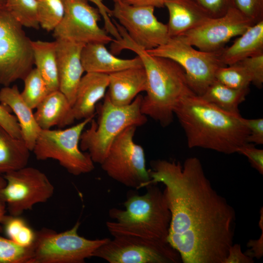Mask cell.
Instances as JSON below:
<instances>
[{"label":"cell","mask_w":263,"mask_h":263,"mask_svg":"<svg viewBox=\"0 0 263 263\" xmlns=\"http://www.w3.org/2000/svg\"><path fill=\"white\" fill-rule=\"evenodd\" d=\"M0 102L15 113L20 128L21 138L32 151L41 129L36 122L33 110L22 99L18 86H4L1 88Z\"/></svg>","instance_id":"ffe728a7"},{"label":"cell","mask_w":263,"mask_h":263,"mask_svg":"<svg viewBox=\"0 0 263 263\" xmlns=\"http://www.w3.org/2000/svg\"><path fill=\"white\" fill-rule=\"evenodd\" d=\"M113 0L114 2V3L119 2V1H121V0Z\"/></svg>","instance_id":"f6af8a7d"},{"label":"cell","mask_w":263,"mask_h":263,"mask_svg":"<svg viewBox=\"0 0 263 263\" xmlns=\"http://www.w3.org/2000/svg\"><path fill=\"white\" fill-rule=\"evenodd\" d=\"M254 24L233 6L224 15L210 18L200 26L179 37L201 51L219 52L230 39L241 35Z\"/></svg>","instance_id":"9a60e30c"},{"label":"cell","mask_w":263,"mask_h":263,"mask_svg":"<svg viewBox=\"0 0 263 263\" xmlns=\"http://www.w3.org/2000/svg\"><path fill=\"white\" fill-rule=\"evenodd\" d=\"M234 6L256 23L263 20V0H234Z\"/></svg>","instance_id":"d6a6232c"},{"label":"cell","mask_w":263,"mask_h":263,"mask_svg":"<svg viewBox=\"0 0 263 263\" xmlns=\"http://www.w3.org/2000/svg\"><path fill=\"white\" fill-rule=\"evenodd\" d=\"M59 90L73 106L77 89L85 72L81 61V52L84 44L56 39Z\"/></svg>","instance_id":"2e32d148"},{"label":"cell","mask_w":263,"mask_h":263,"mask_svg":"<svg viewBox=\"0 0 263 263\" xmlns=\"http://www.w3.org/2000/svg\"><path fill=\"white\" fill-rule=\"evenodd\" d=\"M30 151L22 138L13 137L0 126V175L26 167Z\"/></svg>","instance_id":"cb8c5ba5"},{"label":"cell","mask_w":263,"mask_h":263,"mask_svg":"<svg viewBox=\"0 0 263 263\" xmlns=\"http://www.w3.org/2000/svg\"><path fill=\"white\" fill-rule=\"evenodd\" d=\"M211 18L224 15L234 6V0H193Z\"/></svg>","instance_id":"e575fe53"},{"label":"cell","mask_w":263,"mask_h":263,"mask_svg":"<svg viewBox=\"0 0 263 263\" xmlns=\"http://www.w3.org/2000/svg\"><path fill=\"white\" fill-rule=\"evenodd\" d=\"M150 185L162 183L171 213L168 240L184 263H224L234 244L236 213L207 178L198 158L156 160Z\"/></svg>","instance_id":"6da1fadb"},{"label":"cell","mask_w":263,"mask_h":263,"mask_svg":"<svg viewBox=\"0 0 263 263\" xmlns=\"http://www.w3.org/2000/svg\"><path fill=\"white\" fill-rule=\"evenodd\" d=\"M249 74L252 83L258 88L263 83V53L246 58L241 61Z\"/></svg>","instance_id":"836d02e7"},{"label":"cell","mask_w":263,"mask_h":263,"mask_svg":"<svg viewBox=\"0 0 263 263\" xmlns=\"http://www.w3.org/2000/svg\"><path fill=\"white\" fill-rule=\"evenodd\" d=\"M125 3L134 5L151 6L154 8L165 7V1L167 0H121Z\"/></svg>","instance_id":"b9f144b4"},{"label":"cell","mask_w":263,"mask_h":263,"mask_svg":"<svg viewBox=\"0 0 263 263\" xmlns=\"http://www.w3.org/2000/svg\"><path fill=\"white\" fill-rule=\"evenodd\" d=\"M0 263H32L33 256V246H21L7 237L0 234Z\"/></svg>","instance_id":"1f68e13d"},{"label":"cell","mask_w":263,"mask_h":263,"mask_svg":"<svg viewBox=\"0 0 263 263\" xmlns=\"http://www.w3.org/2000/svg\"><path fill=\"white\" fill-rule=\"evenodd\" d=\"M6 180L4 176L0 175V224L6 215V205L1 195V191L6 185Z\"/></svg>","instance_id":"7bdbcfd3"},{"label":"cell","mask_w":263,"mask_h":263,"mask_svg":"<svg viewBox=\"0 0 263 263\" xmlns=\"http://www.w3.org/2000/svg\"><path fill=\"white\" fill-rule=\"evenodd\" d=\"M34 114L41 130L51 129L54 126L62 128L75 120L72 106L59 90L50 92L37 106Z\"/></svg>","instance_id":"7402d4cb"},{"label":"cell","mask_w":263,"mask_h":263,"mask_svg":"<svg viewBox=\"0 0 263 263\" xmlns=\"http://www.w3.org/2000/svg\"><path fill=\"white\" fill-rule=\"evenodd\" d=\"M5 7H0V84L23 79L34 64L31 40Z\"/></svg>","instance_id":"ba28073f"},{"label":"cell","mask_w":263,"mask_h":263,"mask_svg":"<svg viewBox=\"0 0 263 263\" xmlns=\"http://www.w3.org/2000/svg\"><path fill=\"white\" fill-rule=\"evenodd\" d=\"M93 118L83 119L64 130H41L32 150L36 159L56 160L75 176L92 171L94 163L87 152L81 150L79 141L85 127Z\"/></svg>","instance_id":"8992f818"},{"label":"cell","mask_w":263,"mask_h":263,"mask_svg":"<svg viewBox=\"0 0 263 263\" xmlns=\"http://www.w3.org/2000/svg\"><path fill=\"white\" fill-rule=\"evenodd\" d=\"M154 8L129 5L121 1L114 3L110 17L118 21L135 43L149 50L165 44L170 38L167 24L155 16Z\"/></svg>","instance_id":"5bb4252c"},{"label":"cell","mask_w":263,"mask_h":263,"mask_svg":"<svg viewBox=\"0 0 263 263\" xmlns=\"http://www.w3.org/2000/svg\"><path fill=\"white\" fill-rule=\"evenodd\" d=\"M238 37L230 47L220 51L219 57L225 66L263 53V20L253 24Z\"/></svg>","instance_id":"603a6c76"},{"label":"cell","mask_w":263,"mask_h":263,"mask_svg":"<svg viewBox=\"0 0 263 263\" xmlns=\"http://www.w3.org/2000/svg\"><path fill=\"white\" fill-rule=\"evenodd\" d=\"M238 153L245 156L251 166L261 174H263V150L254 147L248 143L242 146Z\"/></svg>","instance_id":"8d00e7d4"},{"label":"cell","mask_w":263,"mask_h":263,"mask_svg":"<svg viewBox=\"0 0 263 263\" xmlns=\"http://www.w3.org/2000/svg\"><path fill=\"white\" fill-rule=\"evenodd\" d=\"M151 55L169 58L179 64L185 71L192 91L202 95L215 80L217 70L224 65L220 53L195 49L180 37H170L164 44L146 50Z\"/></svg>","instance_id":"9c48e42d"},{"label":"cell","mask_w":263,"mask_h":263,"mask_svg":"<svg viewBox=\"0 0 263 263\" xmlns=\"http://www.w3.org/2000/svg\"><path fill=\"white\" fill-rule=\"evenodd\" d=\"M254 259L242 251L239 244H233L229 248L224 263H253Z\"/></svg>","instance_id":"ab89813d"},{"label":"cell","mask_w":263,"mask_h":263,"mask_svg":"<svg viewBox=\"0 0 263 263\" xmlns=\"http://www.w3.org/2000/svg\"><path fill=\"white\" fill-rule=\"evenodd\" d=\"M80 223L64 232L43 228L37 232L32 263H83L109 238L91 240L81 236Z\"/></svg>","instance_id":"52a82bcc"},{"label":"cell","mask_w":263,"mask_h":263,"mask_svg":"<svg viewBox=\"0 0 263 263\" xmlns=\"http://www.w3.org/2000/svg\"><path fill=\"white\" fill-rule=\"evenodd\" d=\"M170 37L179 36L206 22L210 17L193 0H167Z\"/></svg>","instance_id":"44dd1931"},{"label":"cell","mask_w":263,"mask_h":263,"mask_svg":"<svg viewBox=\"0 0 263 263\" xmlns=\"http://www.w3.org/2000/svg\"><path fill=\"white\" fill-rule=\"evenodd\" d=\"M81 61L85 72L107 75L130 68L143 67L142 61L137 56L131 59L117 57L101 43L85 44L81 52Z\"/></svg>","instance_id":"e0dca14e"},{"label":"cell","mask_w":263,"mask_h":263,"mask_svg":"<svg viewBox=\"0 0 263 263\" xmlns=\"http://www.w3.org/2000/svg\"><path fill=\"white\" fill-rule=\"evenodd\" d=\"M113 21L121 38L119 40L114 39L111 53L117 55L123 50L132 51L141 59L146 72V94L142 98V113L164 127L169 125L180 100L194 93L188 85L184 70L169 58L149 54L132 39L115 19Z\"/></svg>","instance_id":"7a4b0ae2"},{"label":"cell","mask_w":263,"mask_h":263,"mask_svg":"<svg viewBox=\"0 0 263 263\" xmlns=\"http://www.w3.org/2000/svg\"><path fill=\"white\" fill-rule=\"evenodd\" d=\"M7 0H0V7L5 6Z\"/></svg>","instance_id":"ee69618b"},{"label":"cell","mask_w":263,"mask_h":263,"mask_svg":"<svg viewBox=\"0 0 263 263\" xmlns=\"http://www.w3.org/2000/svg\"><path fill=\"white\" fill-rule=\"evenodd\" d=\"M156 184L146 187L143 194L129 193L124 209L109 210V216L113 221L107 222L106 225L112 236L134 237L171 246L168 240L171 213L164 191Z\"/></svg>","instance_id":"277c9868"},{"label":"cell","mask_w":263,"mask_h":263,"mask_svg":"<svg viewBox=\"0 0 263 263\" xmlns=\"http://www.w3.org/2000/svg\"><path fill=\"white\" fill-rule=\"evenodd\" d=\"M34 64L50 92L59 90L56 41H31Z\"/></svg>","instance_id":"d4e9b609"},{"label":"cell","mask_w":263,"mask_h":263,"mask_svg":"<svg viewBox=\"0 0 263 263\" xmlns=\"http://www.w3.org/2000/svg\"><path fill=\"white\" fill-rule=\"evenodd\" d=\"M93 257L110 263H177L181 260L172 246H162L146 240L120 236L109 239L94 252Z\"/></svg>","instance_id":"7c38bea8"},{"label":"cell","mask_w":263,"mask_h":263,"mask_svg":"<svg viewBox=\"0 0 263 263\" xmlns=\"http://www.w3.org/2000/svg\"><path fill=\"white\" fill-rule=\"evenodd\" d=\"M0 224L6 237L23 247H31L36 238L37 232L20 216L6 215Z\"/></svg>","instance_id":"4316f807"},{"label":"cell","mask_w":263,"mask_h":263,"mask_svg":"<svg viewBox=\"0 0 263 263\" xmlns=\"http://www.w3.org/2000/svg\"><path fill=\"white\" fill-rule=\"evenodd\" d=\"M244 121L249 130L247 143H251L256 145L263 144V119L262 118H244Z\"/></svg>","instance_id":"74e56055"},{"label":"cell","mask_w":263,"mask_h":263,"mask_svg":"<svg viewBox=\"0 0 263 263\" xmlns=\"http://www.w3.org/2000/svg\"><path fill=\"white\" fill-rule=\"evenodd\" d=\"M108 75L109 91L106 94L115 105H128L140 93L146 92L147 77L143 67L130 68Z\"/></svg>","instance_id":"d6986e66"},{"label":"cell","mask_w":263,"mask_h":263,"mask_svg":"<svg viewBox=\"0 0 263 263\" xmlns=\"http://www.w3.org/2000/svg\"><path fill=\"white\" fill-rule=\"evenodd\" d=\"M24 87L20 95L32 110L50 93L48 86L36 68H33L23 79Z\"/></svg>","instance_id":"83f0119b"},{"label":"cell","mask_w":263,"mask_h":263,"mask_svg":"<svg viewBox=\"0 0 263 263\" xmlns=\"http://www.w3.org/2000/svg\"><path fill=\"white\" fill-rule=\"evenodd\" d=\"M94 3L99 11L104 23L105 30L108 34H110L116 40H119L121 36L115 25L111 19V9L108 8L102 2V0H87Z\"/></svg>","instance_id":"f35d334b"},{"label":"cell","mask_w":263,"mask_h":263,"mask_svg":"<svg viewBox=\"0 0 263 263\" xmlns=\"http://www.w3.org/2000/svg\"><path fill=\"white\" fill-rule=\"evenodd\" d=\"M3 176L6 183L1 195L10 215L20 216L54 194V187L47 175L35 168L26 166Z\"/></svg>","instance_id":"8fae6325"},{"label":"cell","mask_w":263,"mask_h":263,"mask_svg":"<svg viewBox=\"0 0 263 263\" xmlns=\"http://www.w3.org/2000/svg\"><path fill=\"white\" fill-rule=\"evenodd\" d=\"M7 108L0 104V126L13 137L21 139V131L18 120Z\"/></svg>","instance_id":"d590c367"},{"label":"cell","mask_w":263,"mask_h":263,"mask_svg":"<svg viewBox=\"0 0 263 263\" xmlns=\"http://www.w3.org/2000/svg\"><path fill=\"white\" fill-rule=\"evenodd\" d=\"M63 17L53 31L55 39L67 40L84 44H107L114 39L101 28L98 21L101 16L98 8L91 6L87 0H63Z\"/></svg>","instance_id":"4fadbf2b"},{"label":"cell","mask_w":263,"mask_h":263,"mask_svg":"<svg viewBox=\"0 0 263 263\" xmlns=\"http://www.w3.org/2000/svg\"><path fill=\"white\" fill-rule=\"evenodd\" d=\"M64 14L63 0H37V16L39 25L48 32L54 31Z\"/></svg>","instance_id":"f1b7e54d"},{"label":"cell","mask_w":263,"mask_h":263,"mask_svg":"<svg viewBox=\"0 0 263 263\" xmlns=\"http://www.w3.org/2000/svg\"><path fill=\"white\" fill-rule=\"evenodd\" d=\"M249 92V88L235 89L215 80L201 96L225 111L238 113L239 105L245 100Z\"/></svg>","instance_id":"484cf974"},{"label":"cell","mask_w":263,"mask_h":263,"mask_svg":"<svg viewBox=\"0 0 263 263\" xmlns=\"http://www.w3.org/2000/svg\"><path fill=\"white\" fill-rule=\"evenodd\" d=\"M215 78L223 84L235 89H248L252 83L249 74L240 62L219 68Z\"/></svg>","instance_id":"f546056e"},{"label":"cell","mask_w":263,"mask_h":263,"mask_svg":"<svg viewBox=\"0 0 263 263\" xmlns=\"http://www.w3.org/2000/svg\"><path fill=\"white\" fill-rule=\"evenodd\" d=\"M189 148L225 154L238 153L247 143L249 130L240 113L225 111L195 93L183 97L174 112Z\"/></svg>","instance_id":"3957f363"},{"label":"cell","mask_w":263,"mask_h":263,"mask_svg":"<svg viewBox=\"0 0 263 263\" xmlns=\"http://www.w3.org/2000/svg\"><path fill=\"white\" fill-rule=\"evenodd\" d=\"M261 230L262 234L258 239L250 240L247 244L250 249L245 253L253 259H260L263 255V229Z\"/></svg>","instance_id":"60d3db41"},{"label":"cell","mask_w":263,"mask_h":263,"mask_svg":"<svg viewBox=\"0 0 263 263\" xmlns=\"http://www.w3.org/2000/svg\"><path fill=\"white\" fill-rule=\"evenodd\" d=\"M108 86V75L88 72L82 76L72 106L75 120L93 118L96 105L105 97Z\"/></svg>","instance_id":"ac0fdd59"},{"label":"cell","mask_w":263,"mask_h":263,"mask_svg":"<svg viewBox=\"0 0 263 263\" xmlns=\"http://www.w3.org/2000/svg\"><path fill=\"white\" fill-rule=\"evenodd\" d=\"M135 126H130L113 141L100 164L111 178L126 187L139 189L150 185L144 149L133 140Z\"/></svg>","instance_id":"30bf717a"},{"label":"cell","mask_w":263,"mask_h":263,"mask_svg":"<svg viewBox=\"0 0 263 263\" xmlns=\"http://www.w3.org/2000/svg\"><path fill=\"white\" fill-rule=\"evenodd\" d=\"M5 7L23 26L39 29L37 0H7Z\"/></svg>","instance_id":"4dcf8cb0"},{"label":"cell","mask_w":263,"mask_h":263,"mask_svg":"<svg viewBox=\"0 0 263 263\" xmlns=\"http://www.w3.org/2000/svg\"><path fill=\"white\" fill-rule=\"evenodd\" d=\"M142 98L138 95L131 104L118 106L113 104L106 94L98 109L97 121L93 118L80 138L81 150L87 151L94 163H102L113 141L125 129L141 126L147 122V116L141 110Z\"/></svg>","instance_id":"5b68a950"}]
</instances>
